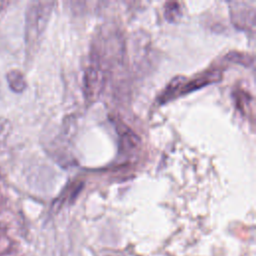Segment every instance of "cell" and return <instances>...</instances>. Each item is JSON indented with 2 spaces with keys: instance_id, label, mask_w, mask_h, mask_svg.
<instances>
[{
  "instance_id": "cell-1",
  "label": "cell",
  "mask_w": 256,
  "mask_h": 256,
  "mask_svg": "<svg viewBox=\"0 0 256 256\" xmlns=\"http://www.w3.org/2000/svg\"><path fill=\"white\" fill-rule=\"evenodd\" d=\"M54 2L36 1L27 7L25 19V41L28 48H34L40 40L50 18Z\"/></svg>"
},
{
  "instance_id": "cell-2",
  "label": "cell",
  "mask_w": 256,
  "mask_h": 256,
  "mask_svg": "<svg viewBox=\"0 0 256 256\" xmlns=\"http://www.w3.org/2000/svg\"><path fill=\"white\" fill-rule=\"evenodd\" d=\"M220 78L221 72L219 70L205 71L189 80L185 77L178 76L174 78L166 87V89L160 95V99L162 102H167L179 95H185L206 85L215 83L216 81H219Z\"/></svg>"
},
{
  "instance_id": "cell-3",
  "label": "cell",
  "mask_w": 256,
  "mask_h": 256,
  "mask_svg": "<svg viewBox=\"0 0 256 256\" xmlns=\"http://www.w3.org/2000/svg\"><path fill=\"white\" fill-rule=\"evenodd\" d=\"M239 7H233L232 20L234 24L240 29H247L249 25L254 26L255 23V8L241 7V3H237Z\"/></svg>"
},
{
  "instance_id": "cell-4",
  "label": "cell",
  "mask_w": 256,
  "mask_h": 256,
  "mask_svg": "<svg viewBox=\"0 0 256 256\" xmlns=\"http://www.w3.org/2000/svg\"><path fill=\"white\" fill-rule=\"evenodd\" d=\"M7 82L11 90L16 93L22 92L26 88V80L24 75L18 70H10L7 75Z\"/></svg>"
},
{
  "instance_id": "cell-5",
  "label": "cell",
  "mask_w": 256,
  "mask_h": 256,
  "mask_svg": "<svg viewBox=\"0 0 256 256\" xmlns=\"http://www.w3.org/2000/svg\"><path fill=\"white\" fill-rule=\"evenodd\" d=\"M165 16L167 20L173 22L180 17V6L177 2H168L165 5Z\"/></svg>"
},
{
  "instance_id": "cell-6",
  "label": "cell",
  "mask_w": 256,
  "mask_h": 256,
  "mask_svg": "<svg viewBox=\"0 0 256 256\" xmlns=\"http://www.w3.org/2000/svg\"><path fill=\"white\" fill-rule=\"evenodd\" d=\"M8 249V238L5 233L4 227L0 224V252Z\"/></svg>"
}]
</instances>
